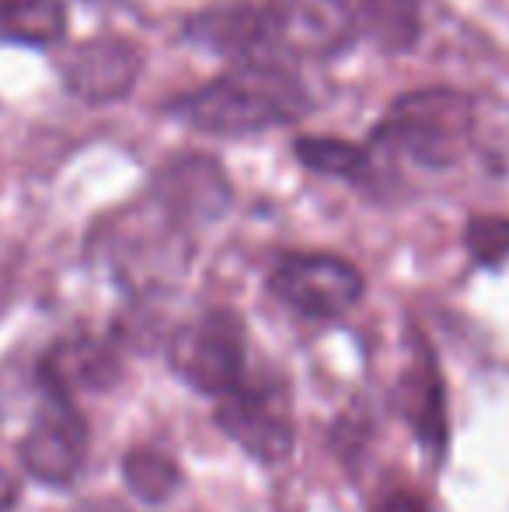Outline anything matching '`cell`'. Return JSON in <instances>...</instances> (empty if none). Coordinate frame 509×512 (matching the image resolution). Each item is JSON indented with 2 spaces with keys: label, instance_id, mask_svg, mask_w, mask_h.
<instances>
[{
  "label": "cell",
  "instance_id": "6da1fadb",
  "mask_svg": "<svg viewBox=\"0 0 509 512\" xmlns=\"http://www.w3.org/2000/svg\"><path fill=\"white\" fill-rule=\"evenodd\" d=\"M171 119L210 136H255L311 112V91L286 63H238L164 105Z\"/></svg>",
  "mask_w": 509,
  "mask_h": 512
},
{
  "label": "cell",
  "instance_id": "7a4b0ae2",
  "mask_svg": "<svg viewBox=\"0 0 509 512\" xmlns=\"http://www.w3.org/2000/svg\"><path fill=\"white\" fill-rule=\"evenodd\" d=\"M475 136V105L454 88H419L394 98L370 136V161H408L426 171H447L468 154Z\"/></svg>",
  "mask_w": 509,
  "mask_h": 512
},
{
  "label": "cell",
  "instance_id": "3957f363",
  "mask_svg": "<svg viewBox=\"0 0 509 512\" xmlns=\"http://www.w3.org/2000/svg\"><path fill=\"white\" fill-rule=\"evenodd\" d=\"M168 363L182 384L206 398H227L248 380V331L234 310H206L168 342Z\"/></svg>",
  "mask_w": 509,
  "mask_h": 512
},
{
  "label": "cell",
  "instance_id": "277c9868",
  "mask_svg": "<svg viewBox=\"0 0 509 512\" xmlns=\"http://www.w3.org/2000/svg\"><path fill=\"white\" fill-rule=\"evenodd\" d=\"M269 293L300 317L332 321L363 297V276L353 262L325 251H293L269 272Z\"/></svg>",
  "mask_w": 509,
  "mask_h": 512
},
{
  "label": "cell",
  "instance_id": "5b68a950",
  "mask_svg": "<svg viewBox=\"0 0 509 512\" xmlns=\"http://www.w3.org/2000/svg\"><path fill=\"white\" fill-rule=\"evenodd\" d=\"M21 464L35 481L67 488L88 464V425L74 398L46 387L32 429L21 439Z\"/></svg>",
  "mask_w": 509,
  "mask_h": 512
},
{
  "label": "cell",
  "instance_id": "8992f818",
  "mask_svg": "<svg viewBox=\"0 0 509 512\" xmlns=\"http://www.w3.org/2000/svg\"><path fill=\"white\" fill-rule=\"evenodd\" d=\"M217 425L262 464H279L293 453L290 394L276 380H245L217 401Z\"/></svg>",
  "mask_w": 509,
  "mask_h": 512
},
{
  "label": "cell",
  "instance_id": "52a82bcc",
  "mask_svg": "<svg viewBox=\"0 0 509 512\" xmlns=\"http://www.w3.org/2000/svg\"><path fill=\"white\" fill-rule=\"evenodd\" d=\"M143 70V53L129 39L119 35H102L74 46L60 60L63 88L88 105L119 102L133 91Z\"/></svg>",
  "mask_w": 509,
  "mask_h": 512
},
{
  "label": "cell",
  "instance_id": "ba28073f",
  "mask_svg": "<svg viewBox=\"0 0 509 512\" xmlns=\"http://www.w3.org/2000/svg\"><path fill=\"white\" fill-rule=\"evenodd\" d=\"M116 377V359L95 338H77V342H60L56 349H49L46 363H42V384L53 391L74 394L77 387H102L112 384Z\"/></svg>",
  "mask_w": 509,
  "mask_h": 512
},
{
  "label": "cell",
  "instance_id": "9c48e42d",
  "mask_svg": "<svg viewBox=\"0 0 509 512\" xmlns=\"http://www.w3.org/2000/svg\"><path fill=\"white\" fill-rule=\"evenodd\" d=\"M356 35L381 46L384 53H408L419 42V0H356Z\"/></svg>",
  "mask_w": 509,
  "mask_h": 512
},
{
  "label": "cell",
  "instance_id": "30bf717a",
  "mask_svg": "<svg viewBox=\"0 0 509 512\" xmlns=\"http://www.w3.org/2000/svg\"><path fill=\"white\" fill-rule=\"evenodd\" d=\"M67 35L63 0H0V46H56Z\"/></svg>",
  "mask_w": 509,
  "mask_h": 512
},
{
  "label": "cell",
  "instance_id": "8fae6325",
  "mask_svg": "<svg viewBox=\"0 0 509 512\" xmlns=\"http://www.w3.org/2000/svg\"><path fill=\"white\" fill-rule=\"evenodd\" d=\"M293 154L304 168L318 171V175H332V178H360L370 175V150L360 143L339 140V136H300L293 143Z\"/></svg>",
  "mask_w": 509,
  "mask_h": 512
},
{
  "label": "cell",
  "instance_id": "7c38bea8",
  "mask_svg": "<svg viewBox=\"0 0 509 512\" xmlns=\"http://www.w3.org/2000/svg\"><path fill=\"white\" fill-rule=\"evenodd\" d=\"M123 474H126V485L133 488L143 502L171 499V495H175V488H178V481H182L175 460H171L168 453H157V450L126 453Z\"/></svg>",
  "mask_w": 509,
  "mask_h": 512
},
{
  "label": "cell",
  "instance_id": "4fadbf2b",
  "mask_svg": "<svg viewBox=\"0 0 509 512\" xmlns=\"http://www.w3.org/2000/svg\"><path fill=\"white\" fill-rule=\"evenodd\" d=\"M468 248L482 265H499L509 255V220H503V216H475L468 223Z\"/></svg>",
  "mask_w": 509,
  "mask_h": 512
},
{
  "label": "cell",
  "instance_id": "5bb4252c",
  "mask_svg": "<svg viewBox=\"0 0 509 512\" xmlns=\"http://www.w3.org/2000/svg\"><path fill=\"white\" fill-rule=\"evenodd\" d=\"M381 512H426V506H422V499H415L412 492H394V495H387Z\"/></svg>",
  "mask_w": 509,
  "mask_h": 512
},
{
  "label": "cell",
  "instance_id": "9a60e30c",
  "mask_svg": "<svg viewBox=\"0 0 509 512\" xmlns=\"http://www.w3.org/2000/svg\"><path fill=\"white\" fill-rule=\"evenodd\" d=\"M14 502H18V481L0 471V512L14 509Z\"/></svg>",
  "mask_w": 509,
  "mask_h": 512
},
{
  "label": "cell",
  "instance_id": "2e32d148",
  "mask_svg": "<svg viewBox=\"0 0 509 512\" xmlns=\"http://www.w3.org/2000/svg\"><path fill=\"white\" fill-rule=\"evenodd\" d=\"M74 512H129V509L119 506V502H112V499H88V502H81Z\"/></svg>",
  "mask_w": 509,
  "mask_h": 512
}]
</instances>
